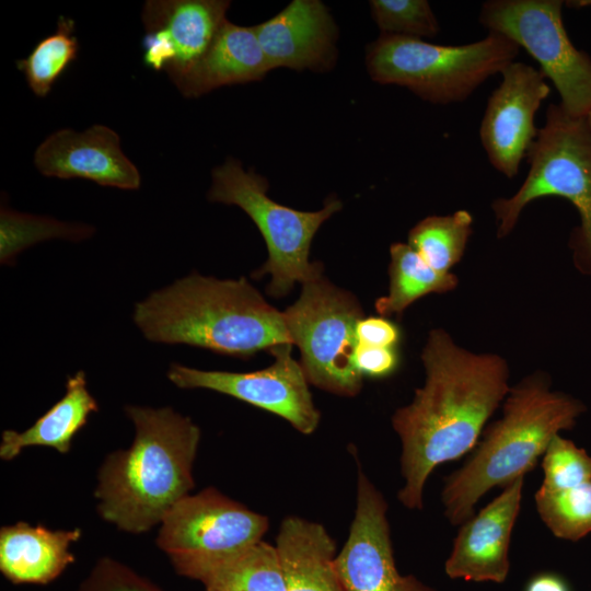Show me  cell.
Here are the masks:
<instances>
[{
	"label": "cell",
	"mask_w": 591,
	"mask_h": 591,
	"mask_svg": "<svg viewBox=\"0 0 591 591\" xmlns=\"http://www.w3.org/2000/svg\"><path fill=\"white\" fill-rule=\"evenodd\" d=\"M253 27L269 69L324 66L334 48L333 20L317 0H294L270 20Z\"/></svg>",
	"instance_id": "2e32d148"
},
{
	"label": "cell",
	"mask_w": 591,
	"mask_h": 591,
	"mask_svg": "<svg viewBox=\"0 0 591 591\" xmlns=\"http://www.w3.org/2000/svg\"><path fill=\"white\" fill-rule=\"evenodd\" d=\"M544 490H561L591 482V455L573 441L557 434L542 456Z\"/></svg>",
	"instance_id": "f1b7e54d"
},
{
	"label": "cell",
	"mask_w": 591,
	"mask_h": 591,
	"mask_svg": "<svg viewBox=\"0 0 591 591\" xmlns=\"http://www.w3.org/2000/svg\"><path fill=\"white\" fill-rule=\"evenodd\" d=\"M335 566L345 591H436L396 566L382 493L358 467L356 509Z\"/></svg>",
	"instance_id": "7c38bea8"
},
{
	"label": "cell",
	"mask_w": 591,
	"mask_h": 591,
	"mask_svg": "<svg viewBox=\"0 0 591 591\" xmlns=\"http://www.w3.org/2000/svg\"><path fill=\"white\" fill-rule=\"evenodd\" d=\"M372 16L383 34L407 37H433L438 21L425 0H372Z\"/></svg>",
	"instance_id": "83f0119b"
},
{
	"label": "cell",
	"mask_w": 591,
	"mask_h": 591,
	"mask_svg": "<svg viewBox=\"0 0 591 591\" xmlns=\"http://www.w3.org/2000/svg\"><path fill=\"white\" fill-rule=\"evenodd\" d=\"M92 228L68 224L50 218L19 213L7 207L1 208V257L7 259L19 250L50 237L84 239Z\"/></svg>",
	"instance_id": "4316f807"
},
{
	"label": "cell",
	"mask_w": 591,
	"mask_h": 591,
	"mask_svg": "<svg viewBox=\"0 0 591 591\" xmlns=\"http://www.w3.org/2000/svg\"><path fill=\"white\" fill-rule=\"evenodd\" d=\"M358 344L396 348L401 340L398 326L384 316H369L359 320L356 326Z\"/></svg>",
	"instance_id": "4dcf8cb0"
},
{
	"label": "cell",
	"mask_w": 591,
	"mask_h": 591,
	"mask_svg": "<svg viewBox=\"0 0 591 591\" xmlns=\"http://www.w3.org/2000/svg\"><path fill=\"white\" fill-rule=\"evenodd\" d=\"M230 1L148 0L142 10L146 31L162 30L175 49V59L166 71L176 82L197 63L227 21Z\"/></svg>",
	"instance_id": "e0dca14e"
},
{
	"label": "cell",
	"mask_w": 591,
	"mask_h": 591,
	"mask_svg": "<svg viewBox=\"0 0 591 591\" xmlns=\"http://www.w3.org/2000/svg\"><path fill=\"white\" fill-rule=\"evenodd\" d=\"M266 178L245 171L240 161L229 158L212 171L208 199L235 205L244 210L260 231L268 251L266 263L254 278L270 275L269 296H287L301 285L322 276V264L310 262L312 240L324 221L340 210L337 198H327L318 211H300L275 202L267 196Z\"/></svg>",
	"instance_id": "8992f818"
},
{
	"label": "cell",
	"mask_w": 591,
	"mask_h": 591,
	"mask_svg": "<svg viewBox=\"0 0 591 591\" xmlns=\"http://www.w3.org/2000/svg\"><path fill=\"white\" fill-rule=\"evenodd\" d=\"M390 256L389 292L375 301V310L382 316L401 315L416 300L449 292L457 286L454 274L433 269L408 243L392 244Z\"/></svg>",
	"instance_id": "7402d4cb"
},
{
	"label": "cell",
	"mask_w": 591,
	"mask_h": 591,
	"mask_svg": "<svg viewBox=\"0 0 591 591\" xmlns=\"http://www.w3.org/2000/svg\"><path fill=\"white\" fill-rule=\"evenodd\" d=\"M502 81L488 99L479 127V138L489 162L508 178L535 140V114L551 89L535 68L513 61L501 72Z\"/></svg>",
	"instance_id": "4fadbf2b"
},
{
	"label": "cell",
	"mask_w": 591,
	"mask_h": 591,
	"mask_svg": "<svg viewBox=\"0 0 591 591\" xmlns=\"http://www.w3.org/2000/svg\"><path fill=\"white\" fill-rule=\"evenodd\" d=\"M524 591H572L569 582L560 575L544 571L534 575L525 584Z\"/></svg>",
	"instance_id": "d6a6232c"
},
{
	"label": "cell",
	"mask_w": 591,
	"mask_h": 591,
	"mask_svg": "<svg viewBox=\"0 0 591 591\" xmlns=\"http://www.w3.org/2000/svg\"><path fill=\"white\" fill-rule=\"evenodd\" d=\"M269 70L254 27L227 20L206 54L174 84L183 95L194 97L219 86L259 80Z\"/></svg>",
	"instance_id": "ac0fdd59"
},
{
	"label": "cell",
	"mask_w": 591,
	"mask_h": 591,
	"mask_svg": "<svg viewBox=\"0 0 591 591\" xmlns=\"http://www.w3.org/2000/svg\"><path fill=\"white\" fill-rule=\"evenodd\" d=\"M570 3H575V5L577 7H586V5H591V0L573 1Z\"/></svg>",
	"instance_id": "836d02e7"
},
{
	"label": "cell",
	"mask_w": 591,
	"mask_h": 591,
	"mask_svg": "<svg viewBox=\"0 0 591 591\" xmlns=\"http://www.w3.org/2000/svg\"><path fill=\"white\" fill-rule=\"evenodd\" d=\"M34 164L43 175L61 179L83 178L127 190L138 189L141 183L118 134L104 125L82 132L70 128L53 132L35 150Z\"/></svg>",
	"instance_id": "9a60e30c"
},
{
	"label": "cell",
	"mask_w": 591,
	"mask_h": 591,
	"mask_svg": "<svg viewBox=\"0 0 591 591\" xmlns=\"http://www.w3.org/2000/svg\"><path fill=\"white\" fill-rule=\"evenodd\" d=\"M134 321L151 341L231 357L292 344L282 312L244 277L222 280L193 273L136 303Z\"/></svg>",
	"instance_id": "3957f363"
},
{
	"label": "cell",
	"mask_w": 591,
	"mask_h": 591,
	"mask_svg": "<svg viewBox=\"0 0 591 591\" xmlns=\"http://www.w3.org/2000/svg\"><path fill=\"white\" fill-rule=\"evenodd\" d=\"M534 502L540 519L557 538L577 542L591 533V482L554 491L538 488Z\"/></svg>",
	"instance_id": "484cf974"
},
{
	"label": "cell",
	"mask_w": 591,
	"mask_h": 591,
	"mask_svg": "<svg viewBox=\"0 0 591 591\" xmlns=\"http://www.w3.org/2000/svg\"><path fill=\"white\" fill-rule=\"evenodd\" d=\"M355 363L362 376L384 378L394 373L399 358L396 348L357 344Z\"/></svg>",
	"instance_id": "f546056e"
},
{
	"label": "cell",
	"mask_w": 591,
	"mask_h": 591,
	"mask_svg": "<svg viewBox=\"0 0 591 591\" xmlns=\"http://www.w3.org/2000/svg\"><path fill=\"white\" fill-rule=\"evenodd\" d=\"M584 412L580 401L552 390L542 372L511 386L501 417L486 428L466 462L444 478L441 502L448 521L461 525L489 490L524 477L553 438L571 429Z\"/></svg>",
	"instance_id": "277c9868"
},
{
	"label": "cell",
	"mask_w": 591,
	"mask_h": 591,
	"mask_svg": "<svg viewBox=\"0 0 591 591\" xmlns=\"http://www.w3.org/2000/svg\"><path fill=\"white\" fill-rule=\"evenodd\" d=\"M587 117H588L589 124H590V126H591V112L588 114Z\"/></svg>",
	"instance_id": "e575fe53"
},
{
	"label": "cell",
	"mask_w": 591,
	"mask_h": 591,
	"mask_svg": "<svg viewBox=\"0 0 591 591\" xmlns=\"http://www.w3.org/2000/svg\"><path fill=\"white\" fill-rule=\"evenodd\" d=\"M76 23L59 16L54 33L42 38L16 67L25 76L28 88L39 97L46 96L69 65L77 59L79 42L73 34Z\"/></svg>",
	"instance_id": "d4e9b609"
},
{
	"label": "cell",
	"mask_w": 591,
	"mask_h": 591,
	"mask_svg": "<svg viewBox=\"0 0 591 591\" xmlns=\"http://www.w3.org/2000/svg\"><path fill=\"white\" fill-rule=\"evenodd\" d=\"M268 529L266 515L209 487L185 496L166 512L157 544L178 575L200 581L263 541Z\"/></svg>",
	"instance_id": "ba28073f"
},
{
	"label": "cell",
	"mask_w": 591,
	"mask_h": 591,
	"mask_svg": "<svg viewBox=\"0 0 591 591\" xmlns=\"http://www.w3.org/2000/svg\"><path fill=\"white\" fill-rule=\"evenodd\" d=\"M524 477L502 488L477 514L460 525L444 563L451 579L502 583L510 571L512 530L522 500Z\"/></svg>",
	"instance_id": "5bb4252c"
},
{
	"label": "cell",
	"mask_w": 591,
	"mask_h": 591,
	"mask_svg": "<svg viewBox=\"0 0 591 591\" xmlns=\"http://www.w3.org/2000/svg\"><path fill=\"white\" fill-rule=\"evenodd\" d=\"M560 0H490L479 22L523 47L555 85L561 107L571 116L591 112V59L567 35Z\"/></svg>",
	"instance_id": "30bf717a"
},
{
	"label": "cell",
	"mask_w": 591,
	"mask_h": 591,
	"mask_svg": "<svg viewBox=\"0 0 591 591\" xmlns=\"http://www.w3.org/2000/svg\"><path fill=\"white\" fill-rule=\"evenodd\" d=\"M275 546L287 591H345L335 566L336 543L323 524L286 517Z\"/></svg>",
	"instance_id": "ffe728a7"
},
{
	"label": "cell",
	"mask_w": 591,
	"mask_h": 591,
	"mask_svg": "<svg viewBox=\"0 0 591 591\" xmlns=\"http://www.w3.org/2000/svg\"><path fill=\"white\" fill-rule=\"evenodd\" d=\"M529 173L509 198L493 202L497 236L513 230L522 210L538 198L563 197L578 210L582 242L591 262V126L588 117L569 115L551 104L546 121L528 151Z\"/></svg>",
	"instance_id": "52a82bcc"
},
{
	"label": "cell",
	"mask_w": 591,
	"mask_h": 591,
	"mask_svg": "<svg viewBox=\"0 0 591 591\" xmlns=\"http://www.w3.org/2000/svg\"><path fill=\"white\" fill-rule=\"evenodd\" d=\"M125 412L135 426L134 441L106 456L94 496L102 519L140 534L193 489L200 429L171 407L128 405Z\"/></svg>",
	"instance_id": "7a4b0ae2"
},
{
	"label": "cell",
	"mask_w": 591,
	"mask_h": 591,
	"mask_svg": "<svg viewBox=\"0 0 591 591\" xmlns=\"http://www.w3.org/2000/svg\"><path fill=\"white\" fill-rule=\"evenodd\" d=\"M421 360L424 385L392 416L404 479L397 499L409 510L422 509L425 485L437 466L476 447L511 387L505 358L470 351L441 328L429 332Z\"/></svg>",
	"instance_id": "6da1fadb"
},
{
	"label": "cell",
	"mask_w": 591,
	"mask_h": 591,
	"mask_svg": "<svg viewBox=\"0 0 591 591\" xmlns=\"http://www.w3.org/2000/svg\"><path fill=\"white\" fill-rule=\"evenodd\" d=\"M274 362L252 372L209 371L172 363L169 380L181 389H206L273 413L303 434H312L321 419L309 381L292 357V344L269 349Z\"/></svg>",
	"instance_id": "8fae6325"
},
{
	"label": "cell",
	"mask_w": 591,
	"mask_h": 591,
	"mask_svg": "<svg viewBox=\"0 0 591 591\" xmlns=\"http://www.w3.org/2000/svg\"><path fill=\"white\" fill-rule=\"evenodd\" d=\"M472 227L473 216L467 210L429 216L409 231L408 244L430 267L450 273L464 255Z\"/></svg>",
	"instance_id": "cb8c5ba5"
},
{
	"label": "cell",
	"mask_w": 591,
	"mask_h": 591,
	"mask_svg": "<svg viewBox=\"0 0 591 591\" xmlns=\"http://www.w3.org/2000/svg\"><path fill=\"white\" fill-rule=\"evenodd\" d=\"M97 410L99 405L86 386L85 373L79 371L68 378L65 395L30 428L22 432L11 429L2 432L0 457L4 461L13 460L28 447L53 448L66 454L90 414Z\"/></svg>",
	"instance_id": "44dd1931"
},
{
	"label": "cell",
	"mask_w": 591,
	"mask_h": 591,
	"mask_svg": "<svg viewBox=\"0 0 591 591\" xmlns=\"http://www.w3.org/2000/svg\"><path fill=\"white\" fill-rule=\"evenodd\" d=\"M519 48L494 32L455 46L383 34L369 46L367 67L379 83L403 85L425 101L448 104L464 101L489 77L501 73Z\"/></svg>",
	"instance_id": "5b68a950"
},
{
	"label": "cell",
	"mask_w": 591,
	"mask_h": 591,
	"mask_svg": "<svg viewBox=\"0 0 591 591\" xmlns=\"http://www.w3.org/2000/svg\"><path fill=\"white\" fill-rule=\"evenodd\" d=\"M282 314L309 383L357 395L363 376L355 363L356 326L363 316L356 297L321 276L302 283L298 300Z\"/></svg>",
	"instance_id": "9c48e42d"
},
{
	"label": "cell",
	"mask_w": 591,
	"mask_h": 591,
	"mask_svg": "<svg viewBox=\"0 0 591 591\" xmlns=\"http://www.w3.org/2000/svg\"><path fill=\"white\" fill-rule=\"evenodd\" d=\"M200 582L205 591H287L276 546L265 541L219 566Z\"/></svg>",
	"instance_id": "603a6c76"
},
{
	"label": "cell",
	"mask_w": 591,
	"mask_h": 591,
	"mask_svg": "<svg viewBox=\"0 0 591 591\" xmlns=\"http://www.w3.org/2000/svg\"><path fill=\"white\" fill-rule=\"evenodd\" d=\"M143 63L155 71L171 68L175 59V49L167 34L162 30L147 31L142 39Z\"/></svg>",
	"instance_id": "1f68e13d"
},
{
	"label": "cell",
	"mask_w": 591,
	"mask_h": 591,
	"mask_svg": "<svg viewBox=\"0 0 591 591\" xmlns=\"http://www.w3.org/2000/svg\"><path fill=\"white\" fill-rule=\"evenodd\" d=\"M81 534L80 529L53 531L26 522L4 525L0 529V570L15 584H46L74 561L69 547Z\"/></svg>",
	"instance_id": "d6986e66"
}]
</instances>
